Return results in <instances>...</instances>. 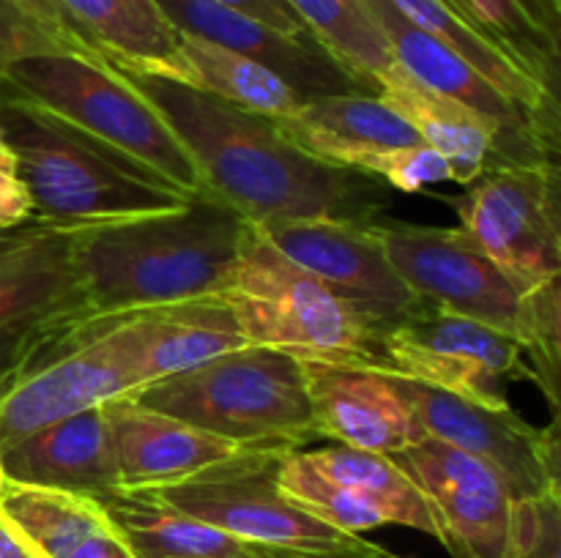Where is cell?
Wrapping results in <instances>:
<instances>
[{
	"label": "cell",
	"mask_w": 561,
	"mask_h": 558,
	"mask_svg": "<svg viewBox=\"0 0 561 558\" xmlns=\"http://www.w3.org/2000/svg\"><path fill=\"white\" fill-rule=\"evenodd\" d=\"M115 69L168 120L208 191L257 228L294 219L370 222L387 206V189L373 175L310 156L277 129L274 118L170 77Z\"/></svg>",
	"instance_id": "obj_1"
},
{
	"label": "cell",
	"mask_w": 561,
	"mask_h": 558,
	"mask_svg": "<svg viewBox=\"0 0 561 558\" xmlns=\"http://www.w3.org/2000/svg\"><path fill=\"white\" fill-rule=\"evenodd\" d=\"M252 222L211 191L175 208L75 228L85 321L219 295Z\"/></svg>",
	"instance_id": "obj_2"
},
{
	"label": "cell",
	"mask_w": 561,
	"mask_h": 558,
	"mask_svg": "<svg viewBox=\"0 0 561 558\" xmlns=\"http://www.w3.org/2000/svg\"><path fill=\"white\" fill-rule=\"evenodd\" d=\"M0 135L16 156L33 219L88 224L162 211L190 195L27 98L0 77Z\"/></svg>",
	"instance_id": "obj_3"
},
{
	"label": "cell",
	"mask_w": 561,
	"mask_h": 558,
	"mask_svg": "<svg viewBox=\"0 0 561 558\" xmlns=\"http://www.w3.org/2000/svg\"><path fill=\"white\" fill-rule=\"evenodd\" d=\"M159 414L255 449L316 441L305 361L263 345H241L129 394Z\"/></svg>",
	"instance_id": "obj_4"
},
{
	"label": "cell",
	"mask_w": 561,
	"mask_h": 558,
	"mask_svg": "<svg viewBox=\"0 0 561 558\" xmlns=\"http://www.w3.org/2000/svg\"><path fill=\"white\" fill-rule=\"evenodd\" d=\"M219 299L233 310L252 345L301 361L348 367L376 361L378 328L288 260L255 224Z\"/></svg>",
	"instance_id": "obj_5"
},
{
	"label": "cell",
	"mask_w": 561,
	"mask_h": 558,
	"mask_svg": "<svg viewBox=\"0 0 561 558\" xmlns=\"http://www.w3.org/2000/svg\"><path fill=\"white\" fill-rule=\"evenodd\" d=\"M0 77L49 113L146 164L184 195L208 191L168 120L107 60L82 53L31 55L0 69Z\"/></svg>",
	"instance_id": "obj_6"
},
{
	"label": "cell",
	"mask_w": 561,
	"mask_h": 558,
	"mask_svg": "<svg viewBox=\"0 0 561 558\" xmlns=\"http://www.w3.org/2000/svg\"><path fill=\"white\" fill-rule=\"evenodd\" d=\"M367 370L425 383L491 408H507V383L529 377L518 339L427 301L378 332L376 361Z\"/></svg>",
	"instance_id": "obj_7"
},
{
	"label": "cell",
	"mask_w": 561,
	"mask_h": 558,
	"mask_svg": "<svg viewBox=\"0 0 561 558\" xmlns=\"http://www.w3.org/2000/svg\"><path fill=\"white\" fill-rule=\"evenodd\" d=\"M288 452L294 449H252L190 479L151 490L244 545L294 550H345L362 545V536L343 534L312 518L279 490L277 468Z\"/></svg>",
	"instance_id": "obj_8"
},
{
	"label": "cell",
	"mask_w": 561,
	"mask_h": 558,
	"mask_svg": "<svg viewBox=\"0 0 561 558\" xmlns=\"http://www.w3.org/2000/svg\"><path fill=\"white\" fill-rule=\"evenodd\" d=\"M469 186L460 228L520 293L561 277L559 164L491 167Z\"/></svg>",
	"instance_id": "obj_9"
},
{
	"label": "cell",
	"mask_w": 561,
	"mask_h": 558,
	"mask_svg": "<svg viewBox=\"0 0 561 558\" xmlns=\"http://www.w3.org/2000/svg\"><path fill=\"white\" fill-rule=\"evenodd\" d=\"M135 392L102 317L80 321L0 383V452L20 438Z\"/></svg>",
	"instance_id": "obj_10"
},
{
	"label": "cell",
	"mask_w": 561,
	"mask_h": 558,
	"mask_svg": "<svg viewBox=\"0 0 561 558\" xmlns=\"http://www.w3.org/2000/svg\"><path fill=\"white\" fill-rule=\"evenodd\" d=\"M373 228L392 268L416 299L518 339L524 293L463 228H431L392 219H373Z\"/></svg>",
	"instance_id": "obj_11"
},
{
	"label": "cell",
	"mask_w": 561,
	"mask_h": 558,
	"mask_svg": "<svg viewBox=\"0 0 561 558\" xmlns=\"http://www.w3.org/2000/svg\"><path fill=\"white\" fill-rule=\"evenodd\" d=\"M381 25L400 69L431 91L463 104L496 131V159L493 167H535L559 164L561 120L542 118L520 107L515 98L499 91L463 58L411 25L392 5V0H365Z\"/></svg>",
	"instance_id": "obj_12"
},
{
	"label": "cell",
	"mask_w": 561,
	"mask_h": 558,
	"mask_svg": "<svg viewBox=\"0 0 561 558\" xmlns=\"http://www.w3.org/2000/svg\"><path fill=\"white\" fill-rule=\"evenodd\" d=\"M389 377L425 435L474 454L482 463L496 468L513 490V498L561 490L557 419L540 430L531 427L518 410H513V405L491 408L425 383L405 381L398 375Z\"/></svg>",
	"instance_id": "obj_13"
},
{
	"label": "cell",
	"mask_w": 561,
	"mask_h": 558,
	"mask_svg": "<svg viewBox=\"0 0 561 558\" xmlns=\"http://www.w3.org/2000/svg\"><path fill=\"white\" fill-rule=\"evenodd\" d=\"M389 460L422 492L436 539L453 558H507L515 498L496 468L431 435Z\"/></svg>",
	"instance_id": "obj_14"
},
{
	"label": "cell",
	"mask_w": 561,
	"mask_h": 558,
	"mask_svg": "<svg viewBox=\"0 0 561 558\" xmlns=\"http://www.w3.org/2000/svg\"><path fill=\"white\" fill-rule=\"evenodd\" d=\"M257 230L378 332L422 304L389 263L373 219H294L261 224Z\"/></svg>",
	"instance_id": "obj_15"
},
{
	"label": "cell",
	"mask_w": 561,
	"mask_h": 558,
	"mask_svg": "<svg viewBox=\"0 0 561 558\" xmlns=\"http://www.w3.org/2000/svg\"><path fill=\"white\" fill-rule=\"evenodd\" d=\"M102 321L135 381V392L247 345L233 310L219 295L173 301Z\"/></svg>",
	"instance_id": "obj_16"
},
{
	"label": "cell",
	"mask_w": 561,
	"mask_h": 558,
	"mask_svg": "<svg viewBox=\"0 0 561 558\" xmlns=\"http://www.w3.org/2000/svg\"><path fill=\"white\" fill-rule=\"evenodd\" d=\"M157 5L179 33L206 38L266 66L301 96L367 93L312 36H285L266 22L214 0H157Z\"/></svg>",
	"instance_id": "obj_17"
},
{
	"label": "cell",
	"mask_w": 561,
	"mask_h": 558,
	"mask_svg": "<svg viewBox=\"0 0 561 558\" xmlns=\"http://www.w3.org/2000/svg\"><path fill=\"white\" fill-rule=\"evenodd\" d=\"M75 228L27 219L0 233V332L33 323L85 321Z\"/></svg>",
	"instance_id": "obj_18"
},
{
	"label": "cell",
	"mask_w": 561,
	"mask_h": 558,
	"mask_svg": "<svg viewBox=\"0 0 561 558\" xmlns=\"http://www.w3.org/2000/svg\"><path fill=\"white\" fill-rule=\"evenodd\" d=\"M104 416L110 425L118 487L126 490L175 485L255 449L146 408L129 394L107 399Z\"/></svg>",
	"instance_id": "obj_19"
},
{
	"label": "cell",
	"mask_w": 561,
	"mask_h": 558,
	"mask_svg": "<svg viewBox=\"0 0 561 558\" xmlns=\"http://www.w3.org/2000/svg\"><path fill=\"white\" fill-rule=\"evenodd\" d=\"M305 377L318 438L389 457L425 435L383 372L305 361Z\"/></svg>",
	"instance_id": "obj_20"
},
{
	"label": "cell",
	"mask_w": 561,
	"mask_h": 558,
	"mask_svg": "<svg viewBox=\"0 0 561 558\" xmlns=\"http://www.w3.org/2000/svg\"><path fill=\"white\" fill-rule=\"evenodd\" d=\"M274 124L310 156L365 175L381 153L422 142L403 115L370 93L310 96L294 115L274 118Z\"/></svg>",
	"instance_id": "obj_21"
},
{
	"label": "cell",
	"mask_w": 561,
	"mask_h": 558,
	"mask_svg": "<svg viewBox=\"0 0 561 558\" xmlns=\"http://www.w3.org/2000/svg\"><path fill=\"white\" fill-rule=\"evenodd\" d=\"M0 465L5 479L16 485L85 492L93 498L118 490L104 405L20 438L0 452Z\"/></svg>",
	"instance_id": "obj_22"
},
{
	"label": "cell",
	"mask_w": 561,
	"mask_h": 558,
	"mask_svg": "<svg viewBox=\"0 0 561 558\" xmlns=\"http://www.w3.org/2000/svg\"><path fill=\"white\" fill-rule=\"evenodd\" d=\"M0 523L27 558H135L102 503L85 492L5 479Z\"/></svg>",
	"instance_id": "obj_23"
},
{
	"label": "cell",
	"mask_w": 561,
	"mask_h": 558,
	"mask_svg": "<svg viewBox=\"0 0 561 558\" xmlns=\"http://www.w3.org/2000/svg\"><path fill=\"white\" fill-rule=\"evenodd\" d=\"M60 5L110 66L181 80V33L157 0H60Z\"/></svg>",
	"instance_id": "obj_24"
},
{
	"label": "cell",
	"mask_w": 561,
	"mask_h": 558,
	"mask_svg": "<svg viewBox=\"0 0 561 558\" xmlns=\"http://www.w3.org/2000/svg\"><path fill=\"white\" fill-rule=\"evenodd\" d=\"M378 98L403 115L420 140L447 159L453 181L474 184L496 159V131L463 104L431 91L394 66L378 80Z\"/></svg>",
	"instance_id": "obj_25"
},
{
	"label": "cell",
	"mask_w": 561,
	"mask_h": 558,
	"mask_svg": "<svg viewBox=\"0 0 561 558\" xmlns=\"http://www.w3.org/2000/svg\"><path fill=\"white\" fill-rule=\"evenodd\" d=\"M96 501L135 558H225L244 550V542L181 512L153 490L118 487Z\"/></svg>",
	"instance_id": "obj_26"
},
{
	"label": "cell",
	"mask_w": 561,
	"mask_h": 558,
	"mask_svg": "<svg viewBox=\"0 0 561 558\" xmlns=\"http://www.w3.org/2000/svg\"><path fill=\"white\" fill-rule=\"evenodd\" d=\"M392 5L411 25H416L427 36L453 49L458 58H463L471 69L480 71L499 91L515 98L520 107L531 109L542 118L561 120L559 93L548 91L535 77L526 74L518 60L502 44H496L474 22L466 20L449 0H392Z\"/></svg>",
	"instance_id": "obj_27"
},
{
	"label": "cell",
	"mask_w": 561,
	"mask_h": 558,
	"mask_svg": "<svg viewBox=\"0 0 561 558\" xmlns=\"http://www.w3.org/2000/svg\"><path fill=\"white\" fill-rule=\"evenodd\" d=\"M299 452L307 465L343 487L345 496L370 509L383 525H409L422 534L436 536V523L425 498L387 454L365 452L343 443L321 449L301 446Z\"/></svg>",
	"instance_id": "obj_28"
},
{
	"label": "cell",
	"mask_w": 561,
	"mask_h": 558,
	"mask_svg": "<svg viewBox=\"0 0 561 558\" xmlns=\"http://www.w3.org/2000/svg\"><path fill=\"white\" fill-rule=\"evenodd\" d=\"M175 82H186L266 118L294 115L307 102V96L266 66L190 33H181V80Z\"/></svg>",
	"instance_id": "obj_29"
},
{
	"label": "cell",
	"mask_w": 561,
	"mask_h": 558,
	"mask_svg": "<svg viewBox=\"0 0 561 558\" xmlns=\"http://www.w3.org/2000/svg\"><path fill=\"white\" fill-rule=\"evenodd\" d=\"M307 33L378 96V80L398 66L381 25L365 0H288Z\"/></svg>",
	"instance_id": "obj_30"
},
{
	"label": "cell",
	"mask_w": 561,
	"mask_h": 558,
	"mask_svg": "<svg viewBox=\"0 0 561 558\" xmlns=\"http://www.w3.org/2000/svg\"><path fill=\"white\" fill-rule=\"evenodd\" d=\"M559 282L537 284L526 290L524 304H520L518 321V345L524 350L526 370L537 386L546 392L551 403L553 419L559 421V375H561V299Z\"/></svg>",
	"instance_id": "obj_31"
},
{
	"label": "cell",
	"mask_w": 561,
	"mask_h": 558,
	"mask_svg": "<svg viewBox=\"0 0 561 558\" xmlns=\"http://www.w3.org/2000/svg\"><path fill=\"white\" fill-rule=\"evenodd\" d=\"M507 558H561V490L515 498Z\"/></svg>",
	"instance_id": "obj_32"
},
{
	"label": "cell",
	"mask_w": 561,
	"mask_h": 558,
	"mask_svg": "<svg viewBox=\"0 0 561 558\" xmlns=\"http://www.w3.org/2000/svg\"><path fill=\"white\" fill-rule=\"evenodd\" d=\"M373 178H383L392 189L414 195V191L427 189L442 181H453L447 159L433 151L425 142H416L409 148H394V151L381 153L370 167Z\"/></svg>",
	"instance_id": "obj_33"
},
{
	"label": "cell",
	"mask_w": 561,
	"mask_h": 558,
	"mask_svg": "<svg viewBox=\"0 0 561 558\" xmlns=\"http://www.w3.org/2000/svg\"><path fill=\"white\" fill-rule=\"evenodd\" d=\"M47 53H75V49L66 47L55 33L25 14L20 5L0 0V69L14 60Z\"/></svg>",
	"instance_id": "obj_34"
},
{
	"label": "cell",
	"mask_w": 561,
	"mask_h": 558,
	"mask_svg": "<svg viewBox=\"0 0 561 558\" xmlns=\"http://www.w3.org/2000/svg\"><path fill=\"white\" fill-rule=\"evenodd\" d=\"M75 323L80 321L33 323V326L5 328V332H0V383L14 375L16 370H22L38 350L47 348L53 339H58Z\"/></svg>",
	"instance_id": "obj_35"
},
{
	"label": "cell",
	"mask_w": 561,
	"mask_h": 558,
	"mask_svg": "<svg viewBox=\"0 0 561 558\" xmlns=\"http://www.w3.org/2000/svg\"><path fill=\"white\" fill-rule=\"evenodd\" d=\"M27 219H33L31 197H27L25 184L20 178L16 156L0 135V233L20 228Z\"/></svg>",
	"instance_id": "obj_36"
},
{
	"label": "cell",
	"mask_w": 561,
	"mask_h": 558,
	"mask_svg": "<svg viewBox=\"0 0 561 558\" xmlns=\"http://www.w3.org/2000/svg\"><path fill=\"white\" fill-rule=\"evenodd\" d=\"M11 3L20 5V9L25 11V14H31L36 22H42V25L47 27L49 33H55L69 49L99 58V55L88 47L85 38H82L80 27H77L75 22H71V16L66 14L60 0H11Z\"/></svg>",
	"instance_id": "obj_37"
},
{
	"label": "cell",
	"mask_w": 561,
	"mask_h": 558,
	"mask_svg": "<svg viewBox=\"0 0 561 558\" xmlns=\"http://www.w3.org/2000/svg\"><path fill=\"white\" fill-rule=\"evenodd\" d=\"M214 3L230 5V9L241 11V14L255 16V20L266 22V25L285 33V36H310L305 22L288 5V0H214Z\"/></svg>",
	"instance_id": "obj_38"
},
{
	"label": "cell",
	"mask_w": 561,
	"mask_h": 558,
	"mask_svg": "<svg viewBox=\"0 0 561 558\" xmlns=\"http://www.w3.org/2000/svg\"><path fill=\"white\" fill-rule=\"evenodd\" d=\"M387 550L378 545L362 542L356 547L345 550H294V547H266V545H244V550L233 553L225 558H383Z\"/></svg>",
	"instance_id": "obj_39"
},
{
	"label": "cell",
	"mask_w": 561,
	"mask_h": 558,
	"mask_svg": "<svg viewBox=\"0 0 561 558\" xmlns=\"http://www.w3.org/2000/svg\"><path fill=\"white\" fill-rule=\"evenodd\" d=\"M526 3H529V9L535 11V14L540 16V20L546 22V25L551 27L553 33H559V20H561V11L553 9V5L548 3V0H526Z\"/></svg>",
	"instance_id": "obj_40"
},
{
	"label": "cell",
	"mask_w": 561,
	"mask_h": 558,
	"mask_svg": "<svg viewBox=\"0 0 561 558\" xmlns=\"http://www.w3.org/2000/svg\"><path fill=\"white\" fill-rule=\"evenodd\" d=\"M0 558H27L22 547L11 539L9 531L3 528V523H0Z\"/></svg>",
	"instance_id": "obj_41"
},
{
	"label": "cell",
	"mask_w": 561,
	"mask_h": 558,
	"mask_svg": "<svg viewBox=\"0 0 561 558\" xmlns=\"http://www.w3.org/2000/svg\"><path fill=\"white\" fill-rule=\"evenodd\" d=\"M3 487H5V474H3V465H0V496H3Z\"/></svg>",
	"instance_id": "obj_42"
},
{
	"label": "cell",
	"mask_w": 561,
	"mask_h": 558,
	"mask_svg": "<svg viewBox=\"0 0 561 558\" xmlns=\"http://www.w3.org/2000/svg\"><path fill=\"white\" fill-rule=\"evenodd\" d=\"M548 3H551L557 11H561V0H548Z\"/></svg>",
	"instance_id": "obj_43"
},
{
	"label": "cell",
	"mask_w": 561,
	"mask_h": 558,
	"mask_svg": "<svg viewBox=\"0 0 561 558\" xmlns=\"http://www.w3.org/2000/svg\"><path fill=\"white\" fill-rule=\"evenodd\" d=\"M383 558H400V556H392V553H387V556H383Z\"/></svg>",
	"instance_id": "obj_44"
}]
</instances>
